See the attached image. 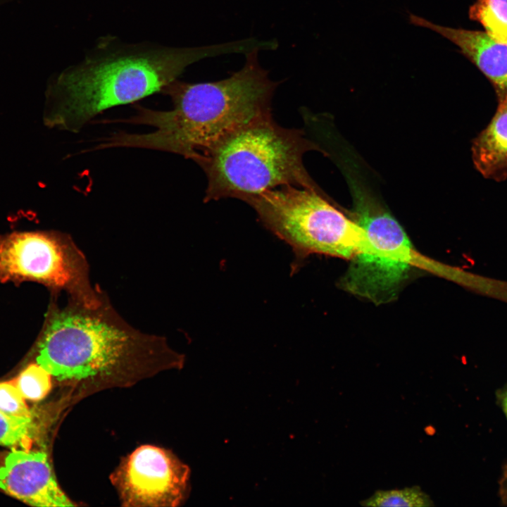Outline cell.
<instances>
[{
    "label": "cell",
    "instance_id": "obj_8",
    "mask_svg": "<svg viewBox=\"0 0 507 507\" xmlns=\"http://www.w3.org/2000/svg\"><path fill=\"white\" fill-rule=\"evenodd\" d=\"M189 475L170 452L146 445L125 460L112 480L125 506L173 507L186 496Z\"/></svg>",
    "mask_w": 507,
    "mask_h": 507
},
{
    "label": "cell",
    "instance_id": "obj_9",
    "mask_svg": "<svg viewBox=\"0 0 507 507\" xmlns=\"http://www.w3.org/2000/svg\"><path fill=\"white\" fill-rule=\"evenodd\" d=\"M0 489L38 507L73 506L42 451L12 448L0 458Z\"/></svg>",
    "mask_w": 507,
    "mask_h": 507
},
{
    "label": "cell",
    "instance_id": "obj_2",
    "mask_svg": "<svg viewBox=\"0 0 507 507\" xmlns=\"http://www.w3.org/2000/svg\"><path fill=\"white\" fill-rule=\"evenodd\" d=\"M261 49L246 54L238 71L223 80L189 83L178 79L161 91L173 104L168 111L137 106L125 122L146 125L142 134L118 133L98 146L133 147L170 152L196 161L230 133L271 113L279 82L273 81L258 59Z\"/></svg>",
    "mask_w": 507,
    "mask_h": 507
},
{
    "label": "cell",
    "instance_id": "obj_4",
    "mask_svg": "<svg viewBox=\"0 0 507 507\" xmlns=\"http://www.w3.org/2000/svg\"><path fill=\"white\" fill-rule=\"evenodd\" d=\"M169 351L163 337L130 325L105 296L97 308L69 299L49 315L36 363L58 380L108 375L140 358Z\"/></svg>",
    "mask_w": 507,
    "mask_h": 507
},
{
    "label": "cell",
    "instance_id": "obj_11",
    "mask_svg": "<svg viewBox=\"0 0 507 507\" xmlns=\"http://www.w3.org/2000/svg\"><path fill=\"white\" fill-rule=\"evenodd\" d=\"M472 158L479 172L496 181L507 177V94L488 126L475 139Z\"/></svg>",
    "mask_w": 507,
    "mask_h": 507
},
{
    "label": "cell",
    "instance_id": "obj_16",
    "mask_svg": "<svg viewBox=\"0 0 507 507\" xmlns=\"http://www.w3.org/2000/svg\"><path fill=\"white\" fill-rule=\"evenodd\" d=\"M0 412L12 418H33L15 382H0Z\"/></svg>",
    "mask_w": 507,
    "mask_h": 507
},
{
    "label": "cell",
    "instance_id": "obj_7",
    "mask_svg": "<svg viewBox=\"0 0 507 507\" xmlns=\"http://www.w3.org/2000/svg\"><path fill=\"white\" fill-rule=\"evenodd\" d=\"M29 280L63 289L70 299L97 308L106 295L94 287L84 254L68 234L13 232L0 236V282Z\"/></svg>",
    "mask_w": 507,
    "mask_h": 507
},
{
    "label": "cell",
    "instance_id": "obj_13",
    "mask_svg": "<svg viewBox=\"0 0 507 507\" xmlns=\"http://www.w3.org/2000/svg\"><path fill=\"white\" fill-rule=\"evenodd\" d=\"M363 506L430 507L433 500L420 487L414 485L399 489L377 490L368 499L360 501Z\"/></svg>",
    "mask_w": 507,
    "mask_h": 507
},
{
    "label": "cell",
    "instance_id": "obj_1",
    "mask_svg": "<svg viewBox=\"0 0 507 507\" xmlns=\"http://www.w3.org/2000/svg\"><path fill=\"white\" fill-rule=\"evenodd\" d=\"M242 49L239 41L171 47L148 42L129 44L111 35L102 37L82 61L51 80L46 92L45 123L78 132L108 108L161 92L193 63L241 52Z\"/></svg>",
    "mask_w": 507,
    "mask_h": 507
},
{
    "label": "cell",
    "instance_id": "obj_15",
    "mask_svg": "<svg viewBox=\"0 0 507 507\" xmlns=\"http://www.w3.org/2000/svg\"><path fill=\"white\" fill-rule=\"evenodd\" d=\"M51 377L37 363H31L18 375L15 384L25 400L39 401L50 392Z\"/></svg>",
    "mask_w": 507,
    "mask_h": 507
},
{
    "label": "cell",
    "instance_id": "obj_6",
    "mask_svg": "<svg viewBox=\"0 0 507 507\" xmlns=\"http://www.w3.org/2000/svg\"><path fill=\"white\" fill-rule=\"evenodd\" d=\"M262 225L294 254L293 270L311 254L350 260L360 250L364 230L330 204L321 192L293 185L248 199Z\"/></svg>",
    "mask_w": 507,
    "mask_h": 507
},
{
    "label": "cell",
    "instance_id": "obj_3",
    "mask_svg": "<svg viewBox=\"0 0 507 507\" xmlns=\"http://www.w3.org/2000/svg\"><path fill=\"white\" fill-rule=\"evenodd\" d=\"M311 150L320 149L303 130L282 127L272 114L255 119L195 161L207 177L204 201L233 198L246 202L284 185L320 192L303 162Z\"/></svg>",
    "mask_w": 507,
    "mask_h": 507
},
{
    "label": "cell",
    "instance_id": "obj_14",
    "mask_svg": "<svg viewBox=\"0 0 507 507\" xmlns=\"http://www.w3.org/2000/svg\"><path fill=\"white\" fill-rule=\"evenodd\" d=\"M35 433L33 418H12L0 412V445L30 449Z\"/></svg>",
    "mask_w": 507,
    "mask_h": 507
},
{
    "label": "cell",
    "instance_id": "obj_12",
    "mask_svg": "<svg viewBox=\"0 0 507 507\" xmlns=\"http://www.w3.org/2000/svg\"><path fill=\"white\" fill-rule=\"evenodd\" d=\"M469 17L492 37L507 42V0H476L470 7Z\"/></svg>",
    "mask_w": 507,
    "mask_h": 507
},
{
    "label": "cell",
    "instance_id": "obj_18",
    "mask_svg": "<svg viewBox=\"0 0 507 507\" xmlns=\"http://www.w3.org/2000/svg\"><path fill=\"white\" fill-rule=\"evenodd\" d=\"M497 398L507 418V387L499 391L497 394Z\"/></svg>",
    "mask_w": 507,
    "mask_h": 507
},
{
    "label": "cell",
    "instance_id": "obj_17",
    "mask_svg": "<svg viewBox=\"0 0 507 507\" xmlns=\"http://www.w3.org/2000/svg\"><path fill=\"white\" fill-rule=\"evenodd\" d=\"M499 493L501 501L507 505V464L503 467L499 483Z\"/></svg>",
    "mask_w": 507,
    "mask_h": 507
},
{
    "label": "cell",
    "instance_id": "obj_10",
    "mask_svg": "<svg viewBox=\"0 0 507 507\" xmlns=\"http://www.w3.org/2000/svg\"><path fill=\"white\" fill-rule=\"evenodd\" d=\"M408 21L453 43L492 82L499 99L507 94V42L500 41L486 32L437 25L411 13Z\"/></svg>",
    "mask_w": 507,
    "mask_h": 507
},
{
    "label": "cell",
    "instance_id": "obj_5",
    "mask_svg": "<svg viewBox=\"0 0 507 507\" xmlns=\"http://www.w3.org/2000/svg\"><path fill=\"white\" fill-rule=\"evenodd\" d=\"M348 181L353 220L365 237L339 284L373 303H387L396 298L414 268L434 273L439 264L417 252L399 223L356 179L348 175Z\"/></svg>",
    "mask_w": 507,
    "mask_h": 507
}]
</instances>
